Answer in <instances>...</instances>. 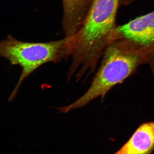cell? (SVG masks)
<instances>
[{
    "label": "cell",
    "instance_id": "3",
    "mask_svg": "<svg viewBox=\"0 0 154 154\" xmlns=\"http://www.w3.org/2000/svg\"><path fill=\"white\" fill-rule=\"evenodd\" d=\"M70 38L47 42H30L8 36L0 43V55L11 65L22 69L18 83L10 96L15 97L25 79L45 63H60L70 57Z\"/></svg>",
    "mask_w": 154,
    "mask_h": 154
},
{
    "label": "cell",
    "instance_id": "1",
    "mask_svg": "<svg viewBox=\"0 0 154 154\" xmlns=\"http://www.w3.org/2000/svg\"><path fill=\"white\" fill-rule=\"evenodd\" d=\"M120 0H93L84 22L71 38L72 58L68 74L81 78L95 72L108 45L113 41Z\"/></svg>",
    "mask_w": 154,
    "mask_h": 154
},
{
    "label": "cell",
    "instance_id": "2",
    "mask_svg": "<svg viewBox=\"0 0 154 154\" xmlns=\"http://www.w3.org/2000/svg\"><path fill=\"white\" fill-rule=\"evenodd\" d=\"M102 57L100 66L89 89L74 103L63 107L65 112L83 107L99 96L103 99L111 88L124 82L140 65L146 63L141 48L125 38L112 42Z\"/></svg>",
    "mask_w": 154,
    "mask_h": 154
},
{
    "label": "cell",
    "instance_id": "6",
    "mask_svg": "<svg viewBox=\"0 0 154 154\" xmlns=\"http://www.w3.org/2000/svg\"><path fill=\"white\" fill-rule=\"evenodd\" d=\"M63 14L70 20L80 19L89 11L93 0H63Z\"/></svg>",
    "mask_w": 154,
    "mask_h": 154
},
{
    "label": "cell",
    "instance_id": "4",
    "mask_svg": "<svg viewBox=\"0 0 154 154\" xmlns=\"http://www.w3.org/2000/svg\"><path fill=\"white\" fill-rule=\"evenodd\" d=\"M113 37V40L125 38L139 45L154 76V11L117 26Z\"/></svg>",
    "mask_w": 154,
    "mask_h": 154
},
{
    "label": "cell",
    "instance_id": "5",
    "mask_svg": "<svg viewBox=\"0 0 154 154\" xmlns=\"http://www.w3.org/2000/svg\"><path fill=\"white\" fill-rule=\"evenodd\" d=\"M154 149V122L140 125L116 154H150Z\"/></svg>",
    "mask_w": 154,
    "mask_h": 154
}]
</instances>
